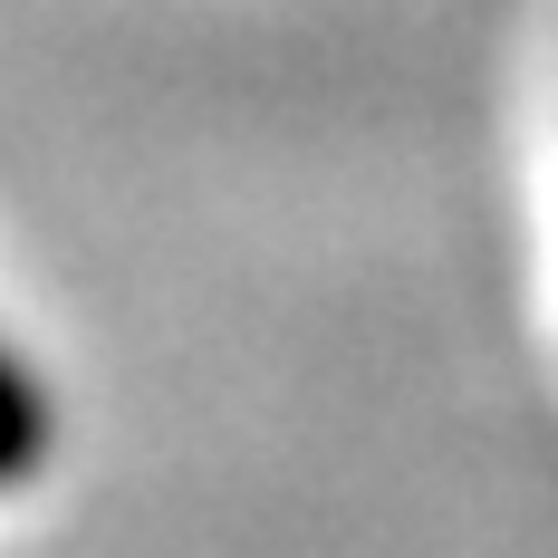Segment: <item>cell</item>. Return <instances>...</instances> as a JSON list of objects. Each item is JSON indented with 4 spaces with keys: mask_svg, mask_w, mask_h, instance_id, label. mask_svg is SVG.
<instances>
[{
    "mask_svg": "<svg viewBox=\"0 0 558 558\" xmlns=\"http://www.w3.org/2000/svg\"><path fill=\"white\" fill-rule=\"evenodd\" d=\"M39 434H49V424H39V395H29V376L0 356V482L39 462Z\"/></svg>",
    "mask_w": 558,
    "mask_h": 558,
    "instance_id": "1",
    "label": "cell"
}]
</instances>
